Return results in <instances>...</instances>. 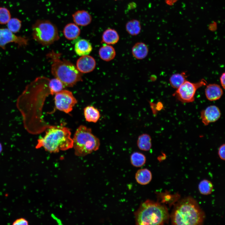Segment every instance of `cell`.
Instances as JSON below:
<instances>
[{"label": "cell", "instance_id": "10", "mask_svg": "<svg viewBox=\"0 0 225 225\" xmlns=\"http://www.w3.org/2000/svg\"><path fill=\"white\" fill-rule=\"evenodd\" d=\"M28 40L26 38L17 36L8 28H0V47L5 50L7 44L14 42L20 47H25L28 44Z\"/></svg>", "mask_w": 225, "mask_h": 225}, {"label": "cell", "instance_id": "19", "mask_svg": "<svg viewBox=\"0 0 225 225\" xmlns=\"http://www.w3.org/2000/svg\"><path fill=\"white\" fill-rule=\"evenodd\" d=\"M135 179L137 182L142 185L148 184L152 179L151 171L148 169L143 168L138 170L136 173Z\"/></svg>", "mask_w": 225, "mask_h": 225}, {"label": "cell", "instance_id": "13", "mask_svg": "<svg viewBox=\"0 0 225 225\" xmlns=\"http://www.w3.org/2000/svg\"><path fill=\"white\" fill-rule=\"evenodd\" d=\"M223 93L222 89L218 84L213 83L208 85L205 89V94L207 98L210 101L219 99Z\"/></svg>", "mask_w": 225, "mask_h": 225}, {"label": "cell", "instance_id": "2", "mask_svg": "<svg viewBox=\"0 0 225 225\" xmlns=\"http://www.w3.org/2000/svg\"><path fill=\"white\" fill-rule=\"evenodd\" d=\"M173 225H199L203 222L205 214L192 198H184L177 203L171 214Z\"/></svg>", "mask_w": 225, "mask_h": 225}, {"label": "cell", "instance_id": "34", "mask_svg": "<svg viewBox=\"0 0 225 225\" xmlns=\"http://www.w3.org/2000/svg\"><path fill=\"white\" fill-rule=\"evenodd\" d=\"M2 144L0 142V153L2 152Z\"/></svg>", "mask_w": 225, "mask_h": 225}, {"label": "cell", "instance_id": "8", "mask_svg": "<svg viewBox=\"0 0 225 225\" xmlns=\"http://www.w3.org/2000/svg\"><path fill=\"white\" fill-rule=\"evenodd\" d=\"M206 84L207 82L204 79L196 83L186 80L177 89L173 95L182 102H192L194 100V96L197 90Z\"/></svg>", "mask_w": 225, "mask_h": 225}, {"label": "cell", "instance_id": "33", "mask_svg": "<svg viewBox=\"0 0 225 225\" xmlns=\"http://www.w3.org/2000/svg\"><path fill=\"white\" fill-rule=\"evenodd\" d=\"M178 0H165V3L169 6L173 5Z\"/></svg>", "mask_w": 225, "mask_h": 225}, {"label": "cell", "instance_id": "15", "mask_svg": "<svg viewBox=\"0 0 225 225\" xmlns=\"http://www.w3.org/2000/svg\"><path fill=\"white\" fill-rule=\"evenodd\" d=\"M92 50L91 43L87 40L82 39L78 40L74 45L75 53L79 56L88 55Z\"/></svg>", "mask_w": 225, "mask_h": 225}, {"label": "cell", "instance_id": "6", "mask_svg": "<svg viewBox=\"0 0 225 225\" xmlns=\"http://www.w3.org/2000/svg\"><path fill=\"white\" fill-rule=\"evenodd\" d=\"M72 139L75 154L78 156L98 150L100 145L99 140L92 133L91 129L82 125L77 128Z\"/></svg>", "mask_w": 225, "mask_h": 225}, {"label": "cell", "instance_id": "28", "mask_svg": "<svg viewBox=\"0 0 225 225\" xmlns=\"http://www.w3.org/2000/svg\"><path fill=\"white\" fill-rule=\"evenodd\" d=\"M7 23L8 28L13 33L18 32L21 26V22L16 18L10 19Z\"/></svg>", "mask_w": 225, "mask_h": 225}, {"label": "cell", "instance_id": "17", "mask_svg": "<svg viewBox=\"0 0 225 225\" xmlns=\"http://www.w3.org/2000/svg\"><path fill=\"white\" fill-rule=\"evenodd\" d=\"M133 56L138 59H142L147 56L148 49L146 45L142 42L136 43L132 48Z\"/></svg>", "mask_w": 225, "mask_h": 225}, {"label": "cell", "instance_id": "12", "mask_svg": "<svg viewBox=\"0 0 225 225\" xmlns=\"http://www.w3.org/2000/svg\"><path fill=\"white\" fill-rule=\"evenodd\" d=\"M96 62L92 56L84 55L81 56L76 62V67L81 73H87L92 71L95 68Z\"/></svg>", "mask_w": 225, "mask_h": 225}, {"label": "cell", "instance_id": "1", "mask_svg": "<svg viewBox=\"0 0 225 225\" xmlns=\"http://www.w3.org/2000/svg\"><path fill=\"white\" fill-rule=\"evenodd\" d=\"M50 79L41 76L27 85L18 97L16 106L20 112L24 127L29 133L40 127L41 111L44 100L50 94Z\"/></svg>", "mask_w": 225, "mask_h": 225}, {"label": "cell", "instance_id": "27", "mask_svg": "<svg viewBox=\"0 0 225 225\" xmlns=\"http://www.w3.org/2000/svg\"><path fill=\"white\" fill-rule=\"evenodd\" d=\"M198 188L201 194L204 195H208L212 192L213 186L210 181L204 179L200 182L198 184Z\"/></svg>", "mask_w": 225, "mask_h": 225}, {"label": "cell", "instance_id": "26", "mask_svg": "<svg viewBox=\"0 0 225 225\" xmlns=\"http://www.w3.org/2000/svg\"><path fill=\"white\" fill-rule=\"evenodd\" d=\"M65 87L62 82L59 79L55 78L50 79L49 88L50 94L53 95L60 91Z\"/></svg>", "mask_w": 225, "mask_h": 225}, {"label": "cell", "instance_id": "16", "mask_svg": "<svg viewBox=\"0 0 225 225\" xmlns=\"http://www.w3.org/2000/svg\"><path fill=\"white\" fill-rule=\"evenodd\" d=\"M63 33L65 37L68 40H73L77 38L80 33L79 27L74 23H70L64 27Z\"/></svg>", "mask_w": 225, "mask_h": 225}, {"label": "cell", "instance_id": "23", "mask_svg": "<svg viewBox=\"0 0 225 225\" xmlns=\"http://www.w3.org/2000/svg\"><path fill=\"white\" fill-rule=\"evenodd\" d=\"M187 76L185 72L172 74L169 78V82L171 86L178 88L186 80Z\"/></svg>", "mask_w": 225, "mask_h": 225}, {"label": "cell", "instance_id": "30", "mask_svg": "<svg viewBox=\"0 0 225 225\" xmlns=\"http://www.w3.org/2000/svg\"><path fill=\"white\" fill-rule=\"evenodd\" d=\"M225 145L224 144L222 145L219 148L218 154L219 158L222 160L225 159Z\"/></svg>", "mask_w": 225, "mask_h": 225}, {"label": "cell", "instance_id": "18", "mask_svg": "<svg viewBox=\"0 0 225 225\" xmlns=\"http://www.w3.org/2000/svg\"><path fill=\"white\" fill-rule=\"evenodd\" d=\"M119 35L114 29L108 28L103 32L102 36V42L106 44H114L118 41Z\"/></svg>", "mask_w": 225, "mask_h": 225}, {"label": "cell", "instance_id": "14", "mask_svg": "<svg viewBox=\"0 0 225 225\" xmlns=\"http://www.w3.org/2000/svg\"><path fill=\"white\" fill-rule=\"evenodd\" d=\"M74 22L76 24L85 26L91 22L92 18L89 13L84 10H78L72 15Z\"/></svg>", "mask_w": 225, "mask_h": 225}, {"label": "cell", "instance_id": "29", "mask_svg": "<svg viewBox=\"0 0 225 225\" xmlns=\"http://www.w3.org/2000/svg\"><path fill=\"white\" fill-rule=\"evenodd\" d=\"M10 19L11 14L8 10L5 8L0 7V24H6Z\"/></svg>", "mask_w": 225, "mask_h": 225}, {"label": "cell", "instance_id": "24", "mask_svg": "<svg viewBox=\"0 0 225 225\" xmlns=\"http://www.w3.org/2000/svg\"><path fill=\"white\" fill-rule=\"evenodd\" d=\"M126 29L127 32L132 36L138 34L141 32V25L140 22L133 19L128 22L126 25Z\"/></svg>", "mask_w": 225, "mask_h": 225}, {"label": "cell", "instance_id": "20", "mask_svg": "<svg viewBox=\"0 0 225 225\" xmlns=\"http://www.w3.org/2000/svg\"><path fill=\"white\" fill-rule=\"evenodd\" d=\"M99 54L100 58L106 61H109L115 58L116 52L113 47L110 45L103 46L99 49Z\"/></svg>", "mask_w": 225, "mask_h": 225}, {"label": "cell", "instance_id": "5", "mask_svg": "<svg viewBox=\"0 0 225 225\" xmlns=\"http://www.w3.org/2000/svg\"><path fill=\"white\" fill-rule=\"evenodd\" d=\"M134 216L137 225H162L168 222L169 219L167 208L150 200L142 203Z\"/></svg>", "mask_w": 225, "mask_h": 225}, {"label": "cell", "instance_id": "9", "mask_svg": "<svg viewBox=\"0 0 225 225\" xmlns=\"http://www.w3.org/2000/svg\"><path fill=\"white\" fill-rule=\"evenodd\" d=\"M56 108L67 113L73 109L77 101L71 91L62 90L55 94L54 97Z\"/></svg>", "mask_w": 225, "mask_h": 225}, {"label": "cell", "instance_id": "25", "mask_svg": "<svg viewBox=\"0 0 225 225\" xmlns=\"http://www.w3.org/2000/svg\"><path fill=\"white\" fill-rule=\"evenodd\" d=\"M130 160L131 163L133 166L140 167L145 163L146 158L143 154L139 152H135L131 155Z\"/></svg>", "mask_w": 225, "mask_h": 225}, {"label": "cell", "instance_id": "35", "mask_svg": "<svg viewBox=\"0 0 225 225\" xmlns=\"http://www.w3.org/2000/svg\"><path fill=\"white\" fill-rule=\"evenodd\" d=\"M115 0L116 1V0Z\"/></svg>", "mask_w": 225, "mask_h": 225}, {"label": "cell", "instance_id": "22", "mask_svg": "<svg viewBox=\"0 0 225 225\" xmlns=\"http://www.w3.org/2000/svg\"><path fill=\"white\" fill-rule=\"evenodd\" d=\"M138 148L141 150L148 151L152 147V139L150 136L146 133L140 135L137 142Z\"/></svg>", "mask_w": 225, "mask_h": 225}, {"label": "cell", "instance_id": "7", "mask_svg": "<svg viewBox=\"0 0 225 225\" xmlns=\"http://www.w3.org/2000/svg\"><path fill=\"white\" fill-rule=\"evenodd\" d=\"M32 29L33 39L43 46L50 45L59 39L57 27L49 20H37Z\"/></svg>", "mask_w": 225, "mask_h": 225}, {"label": "cell", "instance_id": "3", "mask_svg": "<svg viewBox=\"0 0 225 225\" xmlns=\"http://www.w3.org/2000/svg\"><path fill=\"white\" fill-rule=\"evenodd\" d=\"M46 57L51 62L52 75L60 80L65 87H72L78 82L82 81V73L73 63L62 58L60 53L52 50Z\"/></svg>", "mask_w": 225, "mask_h": 225}, {"label": "cell", "instance_id": "21", "mask_svg": "<svg viewBox=\"0 0 225 225\" xmlns=\"http://www.w3.org/2000/svg\"><path fill=\"white\" fill-rule=\"evenodd\" d=\"M84 114L86 121L89 122H96L100 117L99 111L92 106L85 107L84 109Z\"/></svg>", "mask_w": 225, "mask_h": 225}, {"label": "cell", "instance_id": "11", "mask_svg": "<svg viewBox=\"0 0 225 225\" xmlns=\"http://www.w3.org/2000/svg\"><path fill=\"white\" fill-rule=\"evenodd\" d=\"M200 118L205 125L218 120L221 116L219 108L216 106L211 105L202 110L200 113Z\"/></svg>", "mask_w": 225, "mask_h": 225}, {"label": "cell", "instance_id": "32", "mask_svg": "<svg viewBox=\"0 0 225 225\" xmlns=\"http://www.w3.org/2000/svg\"><path fill=\"white\" fill-rule=\"evenodd\" d=\"M225 73L224 72L222 74L221 76L220 77V82L221 85L223 88H225Z\"/></svg>", "mask_w": 225, "mask_h": 225}, {"label": "cell", "instance_id": "4", "mask_svg": "<svg viewBox=\"0 0 225 225\" xmlns=\"http://www.w3.org/2000/svg\"><path fill=\"white\" fill-rule=\"evenodd\" d=\"M71 132L68 128L61 126L50 127L45 135L38 140L36 148H43L50 152L56 153L73 148Z\"/></svg>", "mask_w": 225, "mask_h": 225}, {"label": "cell", "instance_id": "31", "mask_svg": "<svg viewBox=\"0 0 225 225\" xmlns=\"http://www.w3.org/2000/svg\"><path fill=\"white\" fill-rule=\"evenodd\" d=\"M28 224V221L23 218H20L15 220L13 223V225H27Z\"/></svg>", "mask_w": 225, "mask_h": 225}]
</instances>
